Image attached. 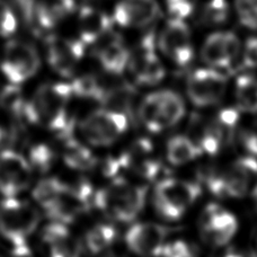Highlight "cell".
<instances>
[{
	"mask_svg": "<svg viewBox=\"0 0 257 257\" xmlns=\"http://www.w3.org/2000/svg\"><path fill=\"white\" fill-rule=\"evenodd\" d=\"M72 96L71 86L66 82H53L39 87L29 100L30 123L57 133L63 140L72 137L75 124L68 113Z\"/></svg>",
	"mask_w": 257,
	"mask_h": 257,
	"instance_id": "obj_1",
	"label": "cell"
},
{
	"mask_svg": "<svg viewBox=\"0 0 257 257\" xmlns=\"http://www.w3.org/2000/svg\"><path fill=\"white\" fill-rule=\"evenodd\" d=\"M147 191L146 186L132 184L123 176H118L96 191L94 206L114 221L131 222L145 208Z\"/></svg>",
	"mask_w": 257,
	"mask_h": 257,
	"instance_id": "obj_2",
	"label": "cell"
},
{
	"mask_svg": "<svg viewBox=\"0 0 257 257\" xmlns=\"http://www.w3.org/2000/svg\"><path fill=\"white\" fill-rule=\"evenodd\" d=\"M184 115V100L181 95L169 89L148 94L138 109L142 126L150 133H160L176 125Z\"/></svg>",
	"mask_w": 257,
	"mask_h": 257,
	"instance_id": "obj_3",
	"label": "cell"
},
{
	"mask_svg": "<svg viewBox=\"0 0 257 257\" xmlns=\"http://www.w3.org/2000/svg\"><path fill=\"white\" fill-rule=\"evenodd\" d=\"M202 186L189 182L166 177L159 181L154 191V206L157 214L167 221H176L199 200Z\"/></svg>",
	"mask_w": 257,
	"mask_h": 257,
	"instance_id": "obj_4",
	"label": "cell"
},
{
	"mask_svg": "<svg viewBox=\"0 0 257 257\" xmlns=\"http://www.w3.org/2000/svg\"><path fill=\"white\" fill-rule=\"evenodd\" d=\"M40 222V214L33 205L15 197H5L0 202V233L11 245V249L26 246L27 239Z\"/></svg>",
	"mask_w": 257,
	"mask_h": 257,
	"instance_id": "obj_5",
	"label": "cell"
},
{
	"mask_svg": "<svg viewBox=\"0 0 257 257\" xmlns=\"http://www.w3.org/2000/svg\"><path fill=\"white\" fill-rule=\"evenodd\" d=\"M130 116L112 108H99L88 114L80 123L85 140L95 147H105L116 142L128 128Z\"/></svg>",
	"mask_w": 257,
	"mask_h": 257,
	"instance_id": "obj_6",
	"label": "cell"
},
{
	"mask_svg": "<svg viewBox=\"0 0 257 257\" xmlns=\"http://www.w3.org/2000/svg\"><path fill=\"white\" fill-rule=\"evenodd\" d=\"M41 64L38 50L31 43L12 40L4 49L0 69L7 80L20 85L36 75Z\"/></svg>",
	"mask_w": 257,
	"mask_h": 257,
	"instance_id": "obj_7",
	"label": "cell"
},
{
	"mask_svg": "<svg viewBox=\"0 0 257 257\" xmlns=\"http://www.w3.org/2000/svg\"><path fill=\"white\" fill-rule=\"evenodd\" d=\"M241 52V44L238 36L232 32H215L208 36L201 50V58L209 67L233 72L242 68L238 57Z\"/></svg>",
	"mask_w": 257,
	"mask_h": 257,
	"instance_id": "obj_8",
	"label": "cell"
},
{
	"mask_svg": "<svg viewBox=\"0 0 257 257\" xmlns=\"http://www.w3.org/2000/svg\"><path fill=\"white\" fill-rule=\"evenodd\" d=\"M127 68L136 84L154 86L164 79L166 71L158 58L154 33L147 34L141 39L135 51L130 52Z\"/></svg>",
	"mask_w": 257,
	"mask_h": 257,
	"instance_id": "obj_9",
	"label": "cell"
},
{
	"mask_svg": "<svg viewBox=\"0 0 257 257\" xmlns=\"http://www.w3.org/2000/svg\"><path fill=\"white\" fill-rule=\"evenodd\" d=\"M227 89V76L214 68H201L187 78L186 91L196 107H209L219 103Z\"/></svg>",
	"mask_w": 257,
	"mask_h": 257,
	"instance_id": "obj_10",
	"label": "cell"
},
{
	"mask_svg": "<svg viewBox=\"0 0 257 257\" xmlns=\"http://www.w3.org/2000/svg\"><path fill=\"white\" fill-rule=\"evenodd\" d=\"M118 158L123 171L135 173L147 181L159 182L168 177L167 168L159 159L154 157V145L147 138L132 142Z\"/></svg>",
	"mask_w": 257,
	"mask_h": 257,
	"instance_id": "obj_11",
	"label": "cell"
},
{
	"mask_svg": "<svg viewBox=\"0 0 257 257\" xmlns=\"http://www.w3.org/2000/svg\"><path fill=\"white\" fill-rule=\"evenodd\" d=\"M158 47L177 67L186 68L194 59L191 31L185 21L169 18L160 33Z\"/></svg>",
	"mask_w": 257,
	"mask_h": 257,
	"instance_id": "obj_12",
	"label": "cell"
},
{
	"mask_svg": "<svg viewBox=\"0 0 257 257\" xmlns=\"http://www.w3.org/2000/svg\"><path fill=\"white\" fill-rule=\"evenodd\" d=\"M201 237L211 246H223L232 239L238 229L235 215L222 206L210 203L200 217Z\"/></svg>",
	"mask_w": 257,
	"mask_h": 257,
	"instance_id": "obj_13",
	"label": "cell"
},
{
	"mask_svg": "<svg viewBox=\"0 0 257 257\" xmlns=\"http://www.w3.org/2000/svg\"><path fill=\"white\" fill-rule=\"evenodd\" d=\"M33 175L24 156L7 149L0 153V193L5 197H15L30 186Z\"/></svg>",
	"mask_w": 257,
	"mask_h": 257,
	"instance_id": "obj_14",
	"label": "cell"
},
{
	"mask_svg": "<svg viewBox=\"0 0 257 257\" xmlns=\"http://www.w3.org/2000/svg\"><path fill=\"white\" fill-rule=\"evenodd\" d=\"M45 42L48 63L52 70L64 78L71 77L85 56L84 42L56 35H48Z\"/></svg>",
	"mask_w": 257,
	"mask_h": 257,
	"instance_id": "obj_15",
	"label": "cell"
},
{
	"mask_svg": "<svg viewBox=\"0 0 257 257\" xmlns=\"http://www.w3.org/2000/svg\"><path fill=\"white\" fill-rule=\"evenodd\" d=\"M173 229L154 222H140L128 228L125 242L128 249L141 257L160 256Z\"/></svg>",
	"mask_w": 257,
	"mask_h": 257,
	"instance_id": "obj_16",
	"label": "cell"
},
{
	"mask_svg": "<svg viewBox=\"0 0 257 257\" xmlns=\"http://www.w3.org/2000/svg\"><path fill=\"white\" fill-rule=\"evenodd\" d=\"M159 15L157 0H121L114 8L112 18L122 27L141 29L153 24Z\"/></svg>",
	"mask_w": 257,
	"mask_h": 257,
	"instance_id": "obj_17",
	"label": "cell"
},
{
	"mask_svg": "<svg viewBox=\"0 0 257 257\" xmlns=\"http://www.w3.org/2000/svg\"><path fill=\"white\" fill-rule=\"evenodd\" d=\"M95 45V56L108 75L120 76L127 68L130 51L125 47L121 35L111 31Z\"/></svg>",
	"mask_w": 257,
	"mask_h": 257,
	"instance_id": "obj_18",
	"label": "cell"
},
{
	"mask_svg": "<svg viewBox=\"0 0 257 257\" xmlns=\"http://www.w3.org/2000/svg\"><path fill=\"white\" fill-rule=\"evenodd\" d=\"M229 197H245L250 195L257 186V159L253 156H244L224 171Z\"/></svg>",
	"mask_w": 257,
	"mask_h": 257,
	"instance_id": "obj_19",
	"label": "cell"
},
{
	"mask_svg": "<svg viewBox=\"0 0 257 257\" xmlns=\"http://www.w3.org/2000/svg\"><path fill=\"white\" fill-rule=\"evenodd\" d=\"M49 257H81V245L67 224L53 221L42 231Z\"/></svg>",
	"mask_w": 257,
	"mask_h": 257,
	"instance_id": "obj_20",
	"label": "cell"
},
{
	"mask_svg": "<svg viewBox=\"0 0 257 257\" xmlns=\"http://www.w3.org/2000/svg\"><path fill=\"white\" fill-rule=\"evenodd\" d=\"M113 18L100 9L82 7L78 17V30L80 40L85 45L96 44L113 31Z\"/></svg>",
	"mask_w": 257,
	"mask_h": 257,
	"instance_id": "obj_21",
	"label": "cell"
},
{
	"mask_svg": "<svg viewBox=\"0 0 257 257\" xmlns=\"http://www.w3.org/2000/svg\"><path fill=\"white\" fill-rule=\"evenodd\" d=\"M62 158L64 164L73 171H91L97 165V159L88 147L73 139L72 137L64 139Z\"/></svg>",
	"mask_w": 257,
	"mask_h": 257,
	"instance_id": "obj_22",
	"label": "cell"
},
{
	"mask_svg": "<svg viewBox=\"0 0 257 257\" xmlns=\"http://www.w3.org/2000/svg\"><path fill=\"white\" fill-rule=\"evenodd\" d=\"M166 155L168 162L174 166H182L196 159L202 155V151L189 136L178 135L168 140Z\"/></svg>",
	"mask_w": 257,
	"mask_h": 257,
	"instance_id": "obj_23",
	"label": "cell"
},
{
	"mask_svg": "<svg viewBox=\"0 0 257 257\" xmlns=\"http://www.w3.org/2000/svg\"><path fill=\"white\" fill-rule=\"evenodd\" d=\"M0 107L11 114L18 121L30 123L29 100H26L22 90L17 85L11 84L0 93Z\"/></svg>",
	"mask_w": 257,
	"mask_h": 257,
	"instance_id": "obj_24",
	"label": "cell"
},
{
	"mask_svg": "<svg viewBox=\"0 0 257 257\" xmlns=\"http://www.w3.org/2000/svg\"><path fill=\"white\" fill-rule=\"evenodd\" d=\"M239 117V109L228 107L218 112L215 117L211 120V123H212L214 130L217 131L218 136L221 139L224 148L230 146L238 136L237 127Z\"/></svg>",
	"mask_w": 257,
	"mask_h": 257,
	"instance_id": "obj_25",
	"label": "cell"
},
{
	"mask_svg": "<svg viewBox=\"0 0 257 257\" xmlns=\"http://www.w3.org/2000/svg\"><path fill=\"white\" fill-rule=\"evenodd\" d=\"M236 102L240 112L257 113V78L242 73L236 81Z\"/></svg>",
	"mask_w": 257,
	"mask_h": 257,
	"instance_id": "obj_26",
	"label": "cell"
},
{
	"mask_svg": "<svg viewBox=\"0 0 257 257\" xmlns=\"http://www.w3.org/2000/svg\"><path fill=\"white\" fill-rule=\"evenodd\" d=\"M117 231L111 224L98 223L91 227L85 236V244L91 254H100L114 245Z\"/></svg>",
	"mask_w": 257,
	"mask_h": 257,
	"instance_id": "obj_27",
	"label": "cell"
},
{
	"mask_svg": "<svg viewBox=\"0 0 257 257\" xmlns=\"http://www.w3.org/2000/svg\"><path fill=\"white\" fill-rule=\"evenodd\" d=\"M70 86L73 96L100 103L104 96L106 81L94 75H84L73 80Z\"/></svg>",
	"mask_w": 257,
	"mask_h": 257,
	"instance_id": "obj_28",
	"label": "cell"
},
{
	"mask_svg": "<svg viewBox=\"0 0 257 257\" xmlns=\"http://www.w3.org/2000/svg\"><path fill=\"white\" fill-rule=\"evenodd\" d=\"M66 184L56 177L44 178L34 187L33 199L47 212L61 195Z\"/></svg>",
	"mask_w": 257,
	"mask_h": 257,
	"instance_id": "obj_29",
	"label": "cell"
},
{
	"mask_svg": "<svg viewBox=\"0 0 257 257\" xmlns=\"http://www.w3.org/2000/svg\"><path fill=\"white\" fill-rule=\"evenodd\" d=\"M197 178H199L197 183L202 186V189L204 187L213 196L218 199L229 197L223 171H220L219 168L212 166L203 167L197 172Z\"/></svg>",
	"mask_w": 257,
	"mask_h": 257,
	"instance_id": "obj_30",
	"label": "cell"
},
{
	"mask_svg": "<svg viewBox=\"0 0 257 257\" xmlns=\"http://www.w3.org/2000/svg\"><path fill=\"white\" fill-rule=\"evenodd\" d=\"M27 160L33 171L48 173L56 163V154L50 146L45 144H36L31 147Z\"/></svg>",
	"mask_w": 257,
	"mask_h": 257,
	"instance_id": "obj_31",
	"label": "cell"
},
{
	"mask_svg": "<svg viewBox=\"0 0 257 257\" xmlns=\"http://www.w3.org/2000/svg\"><path fill=\"white\" fill-rule=\"evenodd\" d=\"M228 0H208L202 12V22L206 25H220L228 20Z\"/></svg>",
	"mask_w": 257,
	"mask_h": 257,
	"instance_id": "obj_32",
	"label": "cell"
},
{
	"mask_svg": "<svg viewBox=\"0 0 257 257\" xmlns=\"http://www.w3.org/2000/svg\"><path fill=\"white\" fill-rule=\"evenodd\" d=\"M235 8L241 25L257 30V0H236Z\"/></svg>",
	"mask_w": 257,
	"mask_h": 257,
	"instance_id": "obj_33",
	"label": "cell"
},
{
	"mask_svg": "<svg viewBox=\"0 0 257 257\" xmlns=\"http://www.w3.org/2000/svg\"><path fill=\"white\" fill-rule=\"evenodd\" d=\"M199 249L195 245L184 240H174L164 245L160 257H197Z\"/></svg>",
	"mask_w": 257,
	"mask_h": 257,
	"instance_id": "obj_34",
	"label": "cell"
},
{
	"mask_svg": "<svg viewBox=\"0 0 257 257\" xmlns=\"http://www.w3.org/2000/svg\"><path fill=\"white\" fill-rule=\"evenodd\" d=\"M17 30V18L12 7L0 0V38H8Z\"/></svg>",
	"mask_w": 257,
	"mask_h": 257,
	"instance_id": "obj_35",
	"label": "cell"
},
{
	"mask_svg": "<svg viewBox=\"0 0 257 257\" xmlns=\"http://www.w3.org/2000/svg\"><path fill=\"white\" fill-rule=\"evenodd\" d=\"M166 9L169 18L185 21L195 9L194 0H166Z\"/></svg>",
	"mask_w": 257,
	"mask_h": 257,
	"instance_id": "obj_36",
	"label": "cell"
},
{
	"mask_svg": "<svg viewBox=\"0 0 257 257\" xmlns=\"http://www.w3.org/2000/svg\"><path fill=\"white\" fill-rule=\"evenodd\" d=\"M237 139L239 140L240 145L248 155L256 157L257 156V122L253 125L244 128L238 133Z\"/></svg>",
	"mask_w": 257,
	"mask_h": 257,
	"instance_id": "obj_37",
	"label": "cell"
},
{
	"mask_svg": "<svg viewBox=\"0 0 257 257\" xmlns=\"http://www.w3.org/2000/svg\"><path fill=\"white\" fill-rule=\"evenodd\" d=\"M241 64L245 68H257V38L246 41L241 52Z\"/></svg>",
	"mask_w": 257,
	"mask_h": 257,
	"instance_id": "obj_38",
	"label": "cell"
},
{
	"mask_svg": "<svg viewBox=\"0 0 257 257\" xmlns=\"http://www.w3.org/2000/svg\"><path fill=\"white\" fill-rule=\"evenodd\" d=\"M222 257H257V254L254 250H241L231 247L223 254Z\"/></svg>",
	"mask_w": 257,
	"mask_h": 257,
	"instance_id": "obj_39",
	"label": "cell"
},
{
	"mask_svg": "<svg viewBox=\"0 0 257 257\" xmlns=\"http://www.w3.org/2000/svg\"><path fill=\"white\" fill-rule=\"evenodd\" d=\"M249 196L251 197V202H253V205H254L255 212L257 213V186L255 187L254 191L250 193V195H249Z\"/></svg>",
	"mask_w": 257,
	"mask_h": 257,
	"instance_id": "obj_40",
	"label": "cell"
},
{
	"mask_svg": "<svg viewBox=\"0 0 257 257\" xmlns=\"http://www.w3.org/2000/svg\"><path fill=\"white\" fill-rule=\"evenodd\" d=\"M2 139H3V130L0 128V141H2Z\"/></svg>",
	"mask_w": 257,
	"mask_h": 257,
	"instance_id": "obj_41",
	"label": "cell"
}]
</instances>
